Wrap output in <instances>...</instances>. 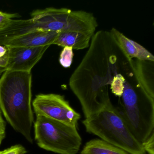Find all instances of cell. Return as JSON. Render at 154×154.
Listing matches in <instances>:
<instances>
[{"label":"cell","instance_id":"6da1fadb","mask_svg":"<svg viewBox=\"0 0 154 154\" xmlns=\"http://www.w3.org/2000/svg\"><path fill=\"white\" fill-rule=\"evenodd\" d=\"M135 79L134 59L125 56L109 32L101 30L92 38L90 48L71 76L69 85L88 118L113 105L109 91L119 99L126 85Z\"/></svg>","mask_w":154,"mask_h":154},{"label":"cell","instance_id":"7a4b0ae2","mask_svg":"<svg viewBox=\"0 0 154 154\" xmlns=\"http://www.w3.org/2000/svg\"><path fill=\"white\" fill-rule=\"evenodd\" d=\"M31 72L7 70L0 78V110L17 132L30 143L34 121Z\"/></svg>","mask_w":154,"mask_h":154},{"label":"cell","instance_id":"3957f363","mask_svg":"<svg viewBox=\"0 0 154 154\" xmlns=\"http://www.w3.org/2000/svg\"><path fill=\"white\" fill-rule=\"evenodd\" d=\"M86 131L129 154H146L116 108L106 107L82 122Z\"/></svg>","mask_w":154,"mask_h":154},{"label":"cell","instance_id":"277c9868","mask_svg":"<svg viewBox=\"0 0 154 154\" xmlns=\"http://www.w3.org/2000/svg\"><path fill=\"white\" fill-rule=\"evenodd\" d=\"M35 139L38 146L59 154H76L82 139L76 128L42 116H36Z\"/></svg>","mask_w":154,"mask_h":154},{"label":"cell","instance_id":"5b68a950","mask_svg":"<svg viewBox=\"0 0 154 154\" xmlns=\"http://www.w3.org/2000/svg\"><path fill=\"white\" fill-rule=\"evenodd\" d=\"M31 17L36 28L42 31L94 33L98 26L96 19L92 13L66 8L36 10Z\"/></svg>","mask_w":154,"mask_h":154},{"label":"cell","instance_id":"8992f818","mask_svg":"<svg viewBox=\"0 0 154 154\" xmlns=\"http://www.w3.org/2000/svg\"><path fill=\"white\" fill-rule=\"evenodd\" d=\"M36 116H42L77 128L81 118L63 95L55 94H39L32 102Z\"/></svg>","mask_w":154,"mask_h":154},{"label":"cell","instance_id":"52a82bcc","mask_svg":"<svg viewBox=\"0 0 154 154\" xmlns=\"http://www.w3.org/2000/svg\"><path fill=\"white\" fill-rule=\"evenodd\" d=\"M50 46L37 47H11L8 49L7 70L31 72Z\"/></svg>","mask_w":154,"mask_h":154},{"label":"cell","instance_id":"ba28073f","mask_svg":"<svg viewBox=\"0 0 154 154\" xmlns=\"http://www.w3.org/2000/svg\"><path fill=\"white\" fill-rule=\"evenodd\" d=\"M109 33L115 44L128 58L154 62L153 55L138 43L128 38L115 28L112 29Z\"/></svg>","mask_w":154,"mask_h":154},{"label":"cell","instance_id":"9c48e42d","mask_svg":"<svg viewBox=\"0 0 154 154\" xmlns=\"http://www.w3.org/2000/svg\"><path fill=\"white\" fill-rule=\"evenodd\" d=\"M59 32L36 30L10 41L5 46L11 47H37L54 44Z\"/></svg>","mask_w":154,"mask_h":154},{"label":"cell","instance_id":"30bf717a","mask_svg":"<svg viewBox=\"0 0 154 154\" xmlns=\"http://www.w3.org/2000/svg\"><path fill=\"white\" fill-rule=\"evenodd\" d=\"M38 30L31 19L12 20L5 27L0 29V45L5 46L17 38Z\"/></svg>","mask_w":154,"mask_h":154},{"label":"cell","instance_id":"8fae6325","mask_svg":"<svg viewBox=\"0 0 154 154\" xmlns=\"http://www.w3.org/2000/svg\"><path fill=\"white\" fill-rule=\"evenodd\" d=\"M94 34L93 32L79 31L59 32L53 45L82 50L90 46V42Z\"/></svg>","mask_w":154,"mask_h":154},{"label":"cell","instance_id":"7c38bea8","mask_svg":"<svg viewBox=\"0 0 154 154\" xmlns=\"http://www.w3.org/2000/svg\"><path fill=\"white\" fill-rule=\"evenodd\" d=\"M81 154H129L102 140H91L84 147Z\"/></svg>","mask_w":154,"mask_h":154},{"label":"cell","instance_id":"4fadbf2b","mask_svg":"<svg viewBox=\"0 0 154 154\" xmlns=\"http://www.w3.org/2000/svg\"><path fill=\"white\" fill-rule=\"evenodd\" d=\"M73 57V49L71 48L64 47L60 54L59 63L65 68L71 66Z\"/></svg>","mask_w":154,"mask_h":154},{"label":"cell","instance_id":"5bb4252c","mask_svg":"<svg viewBox=\"0 0 154 154\" xmlns=\"http://www.w3.org/2000/svg\"><path fill=\"white\" fill-rule=\"evenodd\" d=\"M8 49L5 46L0 45V75L7 70Z\"/></svg>","mask_w":154,"mask_h":154},{"label":"cell","instance_id":"9a60e30c","mask_svg":"<svg viewBox=\"0 0 154 154\" xmlns=\"http://www.w3.org/2000/svg\"><path fill=\"white\" fill-rule=\"evenodd\" d=\"M19 17V15L17 13L11 14L0 11V29L8 26L13 18Z\"/></svg>","mask_w":154,"mask_h":154},{"label":"cell","instance_id":"2e32d148","mask_svg":"<svg viewBox=\"0 0 154 154\" xmlns=\"http://www.w3.org/2000/svg\"><path fill=\"white\" fill-rule=\"evenodd\" d=\"M26 149L20 144L14 145L0 151V154H26Z\"/></svg>","mask_w":154,"mask_h":154},{"label":"cell","instance_id":"e0dca14e","mask_svg":"<svg viewBox=\"0 0 154 154\" xmlns=\"http://www.w3.org/2000/svg\"><path fill=\"white\" fill-rule=\"evenodd\" d=\"M144 150L148 154H154V132L142 143Z\"/></svg>","mask_w":154,"mask_h":154},{"label":"cell","instance_id":"ac0fdd59","mask_svg":"<svg viewBox=\"0 0 154 154\" xmlns=\"http://www.w3.org/2000/svg\"><path fill=\"white\" fill-rule=\"evenodd\" d=\"M6 122L4 120L2 113L0 110V145L6 137Z\"/></svg>","mask_w":154,"mask_h":154}]
</instances>
